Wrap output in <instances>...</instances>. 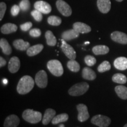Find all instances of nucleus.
I'll return each mask as SVG.
<instances>
[{
    "mask_svg": "<svg viewBox=\"0 0 127 127\" xmlns=\"http://www.w3.org/2000/svg\"><path fill=\"white\" fill-rule=\"evenodd\" d=\"M35 81L29 75H25L19 81L17 87V92L21 95L28 94L34 88Z\"/></svg>",
    "mask_w": 127,
    "mask_h": 127,
    "instance_id": "1",
    "label": "nucleus"
},
{
    "mask_svg": "<svg viewBox=\"0 0 127 127\" xmlns=\"http://www.w3.org/2000/svg\"><path fill=\"white\" fill-rule=\"evenodd\" d=\"M23 118L25 121L31 124H36L42 120V114L38 111L27 109L23 113Z\"/></svg>",
    "mask_w": 127,
    "mask_h": 127,
    "instance_id": "2",
    "label": "nucleus"
},
{
    "mask_svg": "<svg viewBox=\"0 0 127 127\" xmlns=\"http://www.w3.org/2000/svg\"><path fill=\"white\" fill-rule=\"evenodd\" d=\"M47 68L52 75L60 77L63 74L64 69L61 62L57 60H52L48 62Z\"/></svg>",
    "mask_w": 127,
    "mask_h": 127,
    "instance_id": "3",
    "label": "nucleus"
},
{
    "mask_svg": "<svg viewBox=\"0 0 127 127\" xmlns=\"http://www.w3.org/2000/svg\"><path fill=\"white\" fill-rule=\"evenodd\" d=\"M89 89V84L85 82L76 84L69 88L68 93L71 96H79L85 94Z\"/></svg>",
    "mask_w": 127,
    "mask_h": 127,
    "instance_id": "4",
    "label": "nucleus"
},
{
    "mask_svg": "<svg viewBox=\"0 0 127 127\" xmlns=\"http://www.w3.org/2000/svg\"><path fill=\"white\" fill-rule=\"evenodd\" d=\"M91 123L99 127H108L111 123V119L107 116L96 115L91 119Z\"/></svg>",
    "mask_w": 127,
    "mask_h": 127,
    "instance_id": "5",
    "label": "nucleus"
},
{
    "mask_svg": "<svg viewBox=\"0 0 127 127\" xmlns=\"http://www.w3.org/2000/svg\"><path fill=\"white\" fill-rule=\"evenodd\" d=\"M56 7L60 13L65 17H69L72 14L71 7L63 0H57Z\"/></svg>",
    "mask_w": 127,
    "mask_h": 127,
    "instance_id": "6",
    "label": "nucleus"
},
{
    "mask_svg": "<svg viewBox=\"0 0 127 127\" xmlns=\"http://www.w3.org/2000/svg\"><path fill=\"white\" fill-rule=\"evenodd\" d=\"M35 81L36 85L39 88H45L48 84V77L45 71L41 70L36 73Z\"/></svg>",
    "mask_w": 127,
    "mask_h": 127,
    "instance_id": "7",
    "label": "nucleus"
},
{
    "mask_svg": "<svg viewBox=\"0 0 127 127\" xmlns=\"http://www.w3.org/2000/svg\"><path fill=\"white\" fill-rule=\"evenodd\" d=\"M62 44L61 46V50L64 53V54L66 55V57H68L69 60H74L76 58L77 55H76V52L73 48V47H71L70 45L67 44L66 42V41L64 40L63 39H61Z\"/></svg>",
    "mask_w": 127,
    "mask_h": 127,
    "instance_id": "8",
    "label": "nucleus"
},
{
    "mask_svg": "<svg viewBox=\"0 0 127 127\" xmlns=\"http://www.w3.org/2000/svg\"><path fill=\"white\" fill-rule=\"evenodd\" d=\"M77 108L78 111V120L80 122H84L90 118L88 108L85 104H79L77 105Z\"/></svg>",
    "mask_w": 127,
    "mask_h": 127,
    "instance_id": "9",
    "label": "nucleus"
},
{
    "mask_svg": "<svg viewBox=\"0 0 127 127\" xmlns=\"http://www.w3.org/2000/svg\"><path fill=\"white\" fill-rule=\"evenodd\" d=\"M34 8L44 14L50 13L52 9L50 4L44 1H38L35 2Z\"/></svg>",
    "mask_w": 127,
    "mask_h": 127,
    "instance_id": "10",
    "label": "nucleus"
},
{
    "mask_svg": "<svg viewBox=\"0 0 127 127\" xmlns=\"http://www.w3.org/2000/svg\"><path fill=\"white\" fill-rule=\"evenodd\" d=\"M112 41L121 44H127V35L120 31H114L111 34Z\"/></svg>",
    "mask_w": 127,
    "mask_h": 127,
    "instance_id": "11",
    "label": "nucleus"
},
{
    "mask_svg": "<svg viewBox=\"0 0 127 127\" xmlns=\"http://www.w3.org/2000/svg\"><path fill=\"white\" fill-rule=\"evenodd\" d=\"M20 123V118L18 116L14 115H9L6 118L4 121V127H17Z\"/></svg>",
    "mask_w": 127,
    "mask_h": 127,
    "instance_id": "12",
    "label": "nucleus"
},
{
    "mask_svg": "<svg viewBox=\"0 0 127 127\" xmlns=\"http://www.w3.org/2000/svg\"><path fill=\"white\" fill-rule=\"evenodd\" d=\"M20 61L17 57H13L11 58L8 63V70L11 73H15L20 68Z\"/></svg>",
    "mask_w": 127,
    "mask_h": 127,
    "instance_id": "13",
    "label": "nucleus"
},
{
    "mask_svg": "<svg viewBox=\"0 0 127 127\" xmlns=\"http://www.w3.org/2000/svg\"><path fill=\"white\" fill-rule=\"evenodd\" d=\"M97 7L99 11L103 14H107L111 9L110 0H97Z\"/></svg>",
    "mask_w": 127,
    "mask_h": 127,
    "instance_id": "14",
    "label": "nucleus"
},
{
    "mask_svg": "<svg viewBox=\"0 0 127 127\" xmlns=\"http://www.w3.org/2000/svg\"><path fill=\"white\" fill-rule=\"evenodd\" d=\"M73 29L81 34H86L91 31V28L89 25L81 22H77L74 23L73 24Z\"/></svg>",
    "mask_w": 127,
    "mask_h": 127,
    "instance_id": "15",
    "label": "nucleus"
},
{
    "mask_svg": "<svg viewBox=\"0 0 127 127\" xmlns=\"http://www.w3.org/2000/svg\"><path fill=\"white\" fill-rule=\"evenodd\" d=\"M114 65L119 70H125L127 69V58L121 57L116 58L114 62Z\"/></svg>",
    "mask_w": 127,
    "mask_h": 127,
    "instance_id": "16",
    "label": "nucleus"
},
{
    "mask_svg": "<svg viewBox=\"0 0 127 127\" xmlns=\"http://www.w3.org/2000/svg\"><path fill=\"white\" fill-rule=\"evenodd\" d=\"M55 114H56V112L54 109L51 108L46 109L42 120V124L45 125L48 124L51 121H52V119L54 118Z\"/></svg>",
    "mask_w": 127,
    "mask_h": 127,
    "instance_id": "17",
    "label": "nucleus"
},
{
    "mask_svg": "<svg viewBox=\"0 0 127 127\" xmlns=\"http://www.w3.org/2000/svg\"><path fill=\"white\" fill-rule=\"evenodd\" d=\"M79 35V33L78 32L74 29L69 30L63 32L61 35L62 39L65 41H70L73 39L78 38Z\"/></svg>",
    "mask_w": 127,
    "mask_h": 127,
    "instance_id": "18",
    "label": "nucleus"
},
{
    "mask_svg": "<svg viewBox=\"0 0 127 127\" xmlns=\"http://www.w3.org/2000/svg\"><path fill=\"white\" fill-rule=\"evenodd\" d=\"M13 45L17 50L20 51L27 50L30 47V44L27 41H24L22 39H16L14 41Z\"/></svg>",
    "mask_w": 127,
    "mask_h": 127,
    "instance_id": "19",
    "label": "nucleus"
},
{
    "mask_svg": "<svg viewBox=\"0 0 127 127\" xmlns=\"http://www.w3.org/2000/svg\"><path fill=\"white\" fill-rule=\"evenodd\" d=\"M18 27L15 24L12 23L5 24L1 27V32L4 34H9L17 31Z\"/></svg>",
    "mask_w": 127,
    "mask_h": 127,
    "instance_id": "20",
    "label": "nucleus"
},
{
    "mask_svg": "<svg viewBox=\"0 0 127 127\" xmlns=\"http://www.w3.org/2000/svg\"><path fill=\"white\" fill-rule=\"evenodd\" d=\"M82 76L84 79L90 81L94 80L96 77L95 72L89 67H85L82 69Z\"/></svg>",
    "mask_w": 127,
    "mask_h": 127,
    "instance_id": "21",
    "label": "nucleus"
},
{
    "mask_svg": "<svg viewBox=\"0 0 127 127\" xmlns=\"http://www.w3.org/2000/svg\"><path fill=\"white\" fill-rule=\"evenodd\" d=\"M44 48V45L42 44H36L30 47L27 50V54L29 57H33L35 55L38 54L39 53L42 51Z\"/></svg>",
    "mask_w": 127,
    "mask_h": 127,
    "instance_id": "22",
    "label": "nucleus"
},
{
    "mask_svg": "<svg viewBox=\"0 0 127 127\" xmlns=\"http://www.w3.org/2000/svg\"><path fill=\"white\" fill-rule=\"evenodd\" d=\"M0 47L4 54L9 55L11 54L12 48L7 39L1 38L0 39Z\"/></svg>",
    "mask_w": 127,
    "mask_h": 127,
    "instance_id": "23",
    "label": "nucleus"
},
{
    "mask_svg": "<svg viewBox=\"0 0 127 127\" xmlns=\"http://www.w3.org/2000/svg\"><path fill=\"white\" fill-rule=\"evenodd\" d=\"M109 51V48L106 45H96L93 48V52L95 55H105Z\"/></svg>",
    "mask_w": 127,
    "mask_h": 127,
    "instance_id": "24",
    "label": "nucleus"
},
{
    "mask_svg": "<svg viewBox=\"0 0 127 127\" xmlns=\"http://www.w3.org/2000/svg\"><path fill=\"white\" fill-rule=\"evenodd\" d=\"M115 91L120 98L127 99V87L124 85H118L115 87Z\"/></svg>",
    "mask_w": 127,
    "mask_h": 127,
    "instance_id": "25",
    "label": "nucleus"
},
{
    "mask_svg": "<svg viewBox=\"0 0 127 127\" xmlns=\"http://www.w3.org/2000/svg\"><path fill=\"white\" fill-rule=\"evenodd\" d=\"M45 37L47 41V44L48 45L50 46H55L57 44V39L56 37L53 34L51 31H47L45 32Z\"/></svg>",
    "mask_w": 127,
    "mask_h": 127,
    "instance_id": "26",
    "label": "nucleus"
},
{
    "mask_svg": "<svg viewBox=\"0 0 127 127\" xmlns=\"http://www.w3.org/2000/svg\"><path fill=\"white\" fill-rule=\"evenodd\" d=\"M112 81L120 84H125L127 83V78L126 76L121 73L114 74L112 78Z\"/></svg>",
    "mask_w": 127,
    "mask_h": 127,
    "instance_id": "27",
    "label": "nucleus"
},
{
    "mask_svg": "<svg viewBox=\"0 0 127 127\" xmlns=\"http://www.w3.org/2000/svg\"><path fill=\"white\" fill-rule=\"evenodd\" d=\"M68 118H69V117H68L67 114H61L54 117V118L52 119L51 123L53 125H56L59 123L66 121L68 120Z\"/></svg>",
    "mask_w": 127,
    "mask_h": 127,
    "instance_id": "28",
    "label": "nucleus"
},
{
    "mask_svg": "<svg viewBox=\"0 0 127 127\" xmlns=\"http://www.w3.org/2000/svg\"><path fill=\"white\" fill-rule=\"evenodd\" d=\"M67 67L71 71L74 72H78L80 69V65L75 60H69L67 63Z\"/></svg>",
    "mask_w": 127,
    "mask_h": 127,
    "instance_id": "29",
    "label": "nucleus"
},
{
    "mask_svg": "<svg viewBox=\"0 0 127 127\" xmlns=\"http://www.w3.org/2000/svg\"><path fill=\"white\" fill-rule=\"evenodd\" d=\"M62 23L61 18L59 17L52 15L48 18V23L52 26H58Z\"/></svg>",
    "mask_w": 127,
    "mask_h": 127,
    "instance_id": "30",
    "label": "nucleus"
},
{
    "mask_svg": "<svg viewBox=\"0 0 127 127\" xmlns=\"http://www.w3.org/2000/svg\"><path fill=\"white\" fill-rule=\"evenodd\" d=\"M111 68L110 63L108 61H104L98 66V71L99 72H104L110 70Z\"/></svg>",
    "mask_w": 127,
    "mask_h": 127,
    "instance_id": "31",
    "label": "nucleus"
},
{
    "mask_svg": "<svg viewBox=\"0 0 127 127\" xmlns=\"http://www.w3.org/2000/svg\"><path fill=\"white\" fill-rule=\"evenodd\" d=\"M42 13L41 12L37 10V9H34V10L32 11L31 12V15L32 16L33 18H34V20L36 21L37 22H41L42 20Z\"/></svg>",
    "mask_w": 127,
    "mask_h": 127,
    "instance_id": "32",
    "label": "nucleus"
},
{
    "mask_svg": "<svg viewBox=\"0 0 127 127\" xmlns=\"http://www.w3.org/2000/svg\"><path fill=\"white\" fill-rule=\"evenodd\" d=\"M84 61L87 65L89 66H92L96 64V60L94 57L91 55H87L84 58Z\"/></svg>",
    "mask_w": 127,
    "mask_h": 127,
    "instance_id": "33",
    "label": "nucleus"
},
{
    "mask_svg": "<svg viewBox=\"0 0 127 127\" xmlns=\"http://www.w3.org/2000/svg\"><path fill=\"white\" fill-rule=\"evenodd\" d=\"M20 6L21 9L23 11H27L30 8V2L29 0H22L20 2Z\"/></svg>",
    "mask_w": 127,
    "mask_h": 127,
    "instance_id": "34",
    "label": "nucleus"
},
{
    "mask_svg": "<svg viewBox=\"0 0 127 127\" xmlns=\"http://www.w3.org/2000/svg\"><path fill=\"white\" fill-rule=\"evenodd\" d=\"M30 35L32 37H39L41 35V31L38 28H33L30 31Z\"/></svg>",
    "mask_w": 127,
    "mask_h": 127,
    "instance_id": "35",
    "label": "nucleus"
},
{
    "mask_svg": "<svg viewBox=\"0 0 127 127\" xmlns=\"http://www.w3.org/2000/svg\"><path fill=\"white\" fill-rule=\"evenodd\" d=\"M7 9V5L5 2L0 3V20H2Z\"/></svg>",
    "mask_w": 127,
    "mask_h": 127,
    "instance_id": "36",
    "label": "nucleus"
},
{
    "mask_svg": "<svg viewBox=\"0 0 127 127\" xmlns=\"http://www.w3.org/2000/svg\"><path fill=\"white\" fill-rule=\"evenodd\" d=\"M20 7L18 5H14L11 8V13L12 15L14 17L18 15L19 12L20 11Z\"/></svg>",
    "mask_w": 127,
    "mask_h": 127,
    "instance_id": "37",
    "label": "nucleus"
},
{
    "mask_svg": "<svg viewBox=\"0 0 127 127\" xmlns=\"http://www.w3.org/2000/svg\"><path fill=\"white\" fill-rule=\"evenodd\" d=\"M32 26V24L31 22H27L24 24H23L20 25V28L22 31H27L30 30V28Z\"/></svg>",
    "mask_w": 127,
    "mask_h": 127,
    "instance_id": "38",
    "label": "nucleus"
},
{
    "mask_svg": "<svg viewBox=\"0 0 127 127\" xmlns=\"http://www.w3.org/2000/svg\"><path fill=\"white\" fill-rule=\"evenodd\" d=\"M6 64H7V61L2 57H0V67H2V66H5Z\"/></svg>",
    "mask_w": 127,
    "mask_h": 127,
    "instance_id": "39",
    "label": "nucleus"
},
{
    "mask_svg": "<svg viewBox=\"0 0 127 127\" xmlns=\"http://www.w3.org/2000/svg\"><path fill=\"white\" fill-rule=\"evenodd\" d=\"M2 82H3V84H4V85H7V84H8V79H6V78L3 79Z\"/></svg>",
    "mask_w": 127,
    "mask_h": 127,
    "instance_id": "40",
    "label": "nucleus"
},
{
    "mask_svg": "<svg viewBox=\"0 0 127 127\" xmlns=\"http://www.w3.org/2000/svg\"><path fill=\"white\" fill-rule=\"evenodd\" d=\"M60 127H65L64 125L63 124H61L60 125Z\"/></svg>",
    "mask_w": 127,
    "mask_h": 127,
    "instance_id": "41",
    "label": "nucleus"
},
{
    "mask_svg": "<svg viewBox=\"0 0 127 127\" xmlns=\"http://www.w3.org/2000/svg\"><path fill=\"white\" fill-rule=\"evenodd\" d=\"M117 1H118V2H122V1H123V0H116Z\"/></svg>",
    "mask_w": 127,
    "mask_h": 127,
    "instance_id": "42",
    "label": "nucleus"
},
{
    "mask_svg": "<svg viewBox=\"0 0 127 127\" xmlns=\"http://www.w3.org/2000/svg\"><path fill=\"white\" fill-rule=\"evenodd\" d=\"M90 44V42H85V44Z\"/></svg>",
    "mask_w": 127,
    "mask_h": 127,
    "instance_id": "43",
    "label": "nucleus"
},
{
    "mask_svg": "<svg viewBox=\"0 0 127 127\" xmlns=\"http://www.w3.org/2000/svg\"><path fill=\"white\" fill-rule=\"evenodd\" d=\"M124 127H127V124H125L124 126Z\"/></svg>",
    "mask_w": 127,
    "mask_h": 127,
    "instance_id": "44",
    "label": "nucleus"
}]
</instances>
